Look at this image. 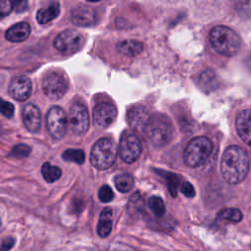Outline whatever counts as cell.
Returning a JSON list of instances; mask_svg holds the SVG:
<instances>
[{
  "instance_id": "5bb4252c",
  "label": "cell",
  "mask_w": 251,
  "mask_h": 251,
  "mask_svg": "<svg viewBox=\"0 0 251 251\" xmlns=\"http://www.w3.org/2000/svg\"><path fill=\"white\" fill-rule=\"evenodd\" d=\"M23 123L25 128L35 133L40 129L41 126V114L39 109L31 103H26L22 110Z\"/></svg>"
},
{
  "instance_id": "ba28073f",
  "label": "cell",
  "mask_w": 251,
  "mask_h": 251,
  "mask_svg": "<svg viewBox=\"0 0 251 251\" xmlns=\"http://www.w3.org/2000/svg\"><path fill=\"white\" fill-rule=\"evenodd\" d=\"M46 125L50 135L54 139L63 138L68 127V117L65 111L59 106H52L46 115Z\"/></svg>"
},
{
  "instance_id": "7a4b0ae2",
  "label": "cell",
  "mask_w": 251,
  "mask_h": 251,
  "mask_svg": "<svg viewBox=\"0 0 251 251\" xmlns=\"http://www.w3.org/2000/svg\"><path fill=\"white\" fill-rule=\"evenodd\" d=\"M210 42L212 47L221 55L233 56L241 46L239 35L226 25H216L210 31Z\"/></svg>"
},
{
  "instance_id": "277c9868",
  "label": "cell",
  "mask_w": 251,
  "mask_h": 251,
  "mask_svg": "<svg viewBox=\"0 0 251 251\" xmlns=\"http://www.w3.org/2000/svg\"><path fill=\"white\" fill-rule=\"evenodd\" d=\"M117 153V145L112 139L101 138L96 141L91 149L90 163L97 170H106L115 163Z\"/></svg>"
},
{
  "instance_id": "8992f818",
  "label": "cell",
  "mask_w": 251,
  "mask_h": 251,
  "mask_svg": "<svg viewBox=\"0 0 251 251\" xmlns=\"http://www.w3.org/2000/svg\"><path fill=\"white\" fill-rule=\"evenodd\" d=\"M142 145L139 137L131 132L125 131L120 138L119 142V155L126 163L135 162L141 154Z\"/></svg>"
},
{
  "instance_id": "83f0119b",
  "label": "cell",
  "mask_w": 251,
  "mask_h": 251,
  "mask_svg": "<svg viewBox=\"0 0 251 251\" xmlns=\"http://www.w3.org/2000/svg\"><path fill=\"white\" fill-rule=\"evenodd\" d=\"M98 197H99L100 201H102L104 203H108L113 200L114 192L109 185L104 184L100 187V189L98 191Z\"/></svg>"
},
{
  "instance_id": "f1b7e54d",
  "label": "cell",
  "mask_w": 251,
  "mask_h": 251,
  "mask_svg": "<svg viewBox=\"0 0 251 251\" xmlns=\"http://www.w3.org/2000/svg\"><path fill=\"white\" fill-rule=\"evenodd\" d=\"M30 153V147L25 144H18L13 147L11 154L17 158L27 157Z\"/></svg>"
},
{
  "instance_id": "d4e9b609",
  "label": "cell",
  "mask_w": 251,
  "mask_h": 251,
  "mask_svg": "<svg viewBox=\"0 0 251 251\" xmlns=\"http://www.w3.org/2000/svg\"><path fill=\"white\" fill-rule=\"evenodd\" d=\"M218 218L224 221H228L232 223H238L242 219V213L236 208H226L220 211Z\"/></svg>"
},
{
  "instance_id": "484cf974",
  "label": "cell",
  "mask_w": 251,
  "mask_h": 251,
  "mask_svg": "<svg viewBox=\"0 0 251 251\" xmlns=\"http://www.w3.org/2000/svg\"><path fill=\"white\" fill-rule=\"evenodd\" d=\"M148 207L157 217H162L165 215L166 206L163 199L159 196H151L148 199Z\"/></svg>"
},
{
  "instance_id": "ffe728a7",
  "label": "cell",
  "mask_w": 251,
  "mask_h": 251,
  "mask_svg": "<svg viewBox=\"0 0 251 251\" xmlns=\"http://www.w3.org/2000/svg\"><path fill=\"white\" fill-rule=\"evenodd\" d=\"M117 50L126 56H135L143 50V44L137 40L127 39L118 43Z\"/></svg>"
},
{
  "instance_id": "4316f807",
  "label": "cell",
  "mask_w": 251,
  "mask_h": 251,
  "mask_svg": "<svg viewBox=\"0 0 251 251\" xmlns=\"http://www.w3.org/2000/svg\"><path fill=\"white\" fill-rule=\"evenodd\" d=\"M164 176H166L168 180V186L170 189V192L173 197H176L177 194V189L180 187V177L175 174H165Z\"/></svg>"
},
{
  "instance_id": "5b68a950",
  "label": "cell",
  "mask_w": 251,
  "mask_h": 251,
  "mask_svg": "<svg viewBox=\"0 0 251 251\" xmlns=\"http://www.w3.org/2000/svg\"><path fill=\"white\" fill-rule=\"evenodd\" d=\"M212 149L213 143L208 137L197 136L187 144L183 152V161L188 167L196 168L208 159Z\"/></svg>"
},
{
  "instance_id": "3957f363",
  "label": "cell",
  "mask_w": 251,
  "mask_h": 251,
  "mask_svg": "<svg viewBox=\"0 0 251 251\" xmlns=\"http://www.w3.org/2000/svg\"><path fill=\"white\" fill-rule=\"evenodd\" d=\"M149 140L157 147L168 144L173 137V126L170 120L162 114H154L144 128Z\"/></svg>"
},
{
  "instance_id": "4dcf8cb0",
  "label": "cell",
  "mask_w": 251,
  "mask_h": 251,
  "mask_svg": "<svg viewBox=\"0 0 251 251\" xmlns=\"http://www.w3.org/2000/svg\"><path fill=\"white\" fill-rule=\"evenodd\" d=\"M1 113L6 118H12L14 115V105L10 102L2 100L1 102Z\"/></svg>"
},
{
  "instance_id": "2e32d148",
  "label": "cell",
  "mask_w": 251,
  "mask_h": 251,
  "mask_svg": "<svg viewBox=\"0 0 251 251\" xmlns=\"http://www.w3.org/2000/svg\"><path fill=\"white\" fill-rule=\"evenodd\" d=\"M235 126L239 137L251 146V109H245L238 113Z\"/></svg>"
},
{
  "instance_id": "6da1fadb",
  "label": "cell",
  "mask_w": 251,
  "mask_h": 251,
  "mask_svg": "<svg viewBox=\"0 0 251 251\" xmlns=\"http://www.w3.org/2000/svg\"><path fill=\"white\" fill-rule=\"evenodd\" d=\"M248 154L239 146L227 147L222 156L221 173L224 179L230 184H237L245 179L249 171Z\"/></svg>"
},
{
  "instance_id": "836d02e7",
  "label": "cell",
  "mask_w": 251,
  "mask_h": 251,
  "mask_svg": "<svg viewBox=\"0 0 251 251\" xmlns=\"http://www.w3.org/2000/svg\"><path fill=\"white\" fill-rule=\"evenodd\" d=\"M13 4H14V8L17 12H24L27 6V2L23 1V0H18L16 2H14Z\"/></svg>"
},
{
  "instance_id": "8fae6325",
  "label": "cell",
  "mask_w": 251,
  "mask_h": 251,
  "mask_svg": "<svg viewBox=\"0 0 251 251\" xmlns=\"http://www.w3.org/2000/svg\"><path fill=\"white\" fill-rule=\"evenodd\" d=\"M117 117V108L109 102L98 103L93 109V121L99 127H107L114 123Z\"/></svg>"
},
{
  "instance_id": "d6a6232c",
  "label": "cell",
  "mask_w": 251,
  "mask_h": 251,
  "mask_svg": "<svg viewBox=\"0 0 251 251\" xmlns=\"http://www.w3.org/2000/svg\"><path fill=\"white\" fill-rule=\"evenodd\" d=\"M15 244V239L13 237H5L1 243V251H10Z\"/></svg>"
},
{
  "instance_id": "ac0fdd59",
  "label": "cell",
  "mask_w": 251,
  "mask_h": 251,
  "mask_svg": "<svg viewBox=\"0 0 251 251\" xmlns=\"http://www.w3.org/2000/svg\"><path fill=\"white\" fill-rule=\"evenodd\" d=\"M112 209L110 207H105L99 217L97 224V233L100 237H107L112 230Z\"/></svg>"
},
{
  "instance_id": "44dd1931",
  "label": "cell",
  "mask_w": 251,
  "mask_h": 251,
  "mask_svg": "<svg viewBox=\"0 0 251 251\" xmlns=\"http://www.w3.org/2000/svg\"><path fill=\"white\" fill-rule=\"evenodd\" d=\"M59 13H60L59 3L55 2L49 5L48 7L38 10L36 13V20L39 24L44 25L54 20L59 15Z\"/></svg>"
},
{
  "instance_id": "9a60e30c",
  "label": "cell",
  "mask_w": 251,
  "mask_h": 251,
  "mask_svg": "<svg viewBox=\"0 0 251 251\" xmlns=\"http://www.w3.org/2000/svg\"><path fill=\"white\" fill-rule=\"evenodd\" d=\"M150 119L148 110L143 106L131 107L126 114L127 124L135 130H144Z\"/></svg>"
},
{
  "instance_id": "e0dca14e",
  "label": "cell",
  "mask_w": 251,
  "mask_h": 251,
  "mask_svg": "<svg viewBox=\"0 0 251 251\" xmlns=\"http://www.w3.org/2000/svg\"><path fill=\"white\" fill-rule=\"evenodd\" d=\"M29 34H30L29 25L27 23L21 22L10 26L5 32V37L7 40L11 42H22L27 39Z\"/></svg>"
},
{
  "instance_id": "4fadbf2b",
  "label": "cell",
  "mask_w": 251,
  "mask_h": 251,
  "mask_svg": "<svg viewBox=\"0 0 251 251\" xmlns=\"http://www.w3.org/2000/svg\"><path fill=\"white\" fill-rule=\"evenodd\" d=\"M71 21L78 26H91L96 23V13L91 7L79 4L72 10Z\"/></svg>"
},
{
  "instance_id": "30bf717a",
  "label": "cell",
  "mask_w": 251,
  "mask_h": 251,
  "mask_svg": "<svg viewBox=\"0 0 251 251\" xmlns=\"http://www.w3.org/2000/svg\"><path fill=\"white\" fill-rule=\"evenodd\" d=\"M69 122L75 134L81 135L85 133L89 126V117L85 106L78 102L74 103L70 108Z\"/></svg>"
},
{
  "instance_id": "cb8c5ba5",
  "label": "cell",
  "mask_w": 251,
  "mask_h": 251,
  "mask_svg": "<svg viewBox=\"0 0 251 251\" xmlns=\"http://www.w3.org/2000/svg\"><path fill=\"white\" fill-rule=\"evenodd\" d=\"M62 158L65 161L73 162V163H76V164L80 165L85 160V154H84V151L81 149L69 148V149H66L62 153Z\"/></svg>"
},
{
  "instance_id": "d6986e66",
  "label": "cell",
  "mask_w": 251,
  "mask_h": 251,
  "mask_svg": "<svg viewBox=\"0 0 251 251\" xmlns=\"http://www.w3.org/2000/svg\"><path fill=\"white\" fill-rule=\"evenodd\" d=\"M199 86L206 92L213 91L219 85V77L212 70L202 72L198 77Z\"/></svg>"
},
{
  "instance_id": "7402d4cb",
  "label": "cell",
  "mask_w": 251,
  "mask_h": 251,
  "mask_svg": "<svg viewBox=\"0 0 251 251\" xmlns=\"http://www.w3.org/2000/svg\"><path fill=\"white\" fill-rule=\"evenodd\" d=\"M114 183L116 188L120 191V192H127L129 191L132 187H133V177L130 174L127 173H124L121 175H118L115 176L114 178Z\"/></svg>"
},
{
  "instance_id": "52a82bcc",
  "label": "cell",
  "mask_w": 251,
  "mask_h": 251,
  "mask_svg": "<svg viewBox=\"0 0 251 251\" xmlns=\"http://www.w3.org/2000/svg\"><path fill=\"white\" fill-rule=\"evenodd\" d=\"M84 43L83 36L75 29H65L54 39V47L64 55H71L78 51Z\"/></svg>"
},
{
  "instance_id": "f546056e",
  "label": "cell",
  "mask_w": 251,
  "mask_h": 251,
  "mask_svg": "<svg viewBox=\"0 0 251 251\" xmlns=\"http://www.w3.org/2000/svg\"><path fill=\"white\" fill-rule=\"evenodd\" d=\"M179 190L182 194H184L188 198H192V197L195 196V189H194L193 185L188 181L181 182Z\"/></svg>"
},
{
  "instance_id": "1f68e13d",
  "label": "cell",
  "mask_w": 251,
  "mask_h": 251,
  "mask_svg": "<svg viewBox=\"0 0 251 251\" xmlns=\"http://www.w3.org/2000/svg\"><path fill=\"white\" fill-rule=\"evenodd\" d=\"M14 8V4L13 2L9 1V0H3L0 4V14L2 17L7 16L8 14H10V12L12 11V9Z\"/></svg>"
},
{
  "instance_id": "603a6c76",
  "label": "cell",
  "mask_w": 251,
  "mask_h": 251,
  "mask_svg": "<svg viewBox=\"0 0 251 251\" xmlns=\"http://www.w3.org/2000/svg\"><path fill=\"white\" fill-rule=\"evenodd\" d=\"M41 174L47 182L52 183L61 177L62 171L60 168L51 165L49 162H46L41 167Z\"/></svg>"
},
{
  "instance_id": "9c48e42d",
  "label": "cell",
  "mask_w": 251,
  "mask_h": 251,
  "mask_svg": "<svg viewBox=\"0 0 251 251\" xmlns=\"http://www.w3.org/2000/svg\"><path fill=\"white\" fill-rule=\"evenodd\" d=\"M68 89V81L65 76L56 72L47 74L42 79V90L51 100L60 99Z\"/></svg>"
},
{
  "instance_id": "7c38bea8",
  "label": "cell",
  "mask_w": 251,
  "mask_h": 251,
  "mask_svg": "<svg viewBox=\"0 0 251 251\" xmlns=\"http://www.w3.org/2000/svg\"><path fill=\"white\" fill-rule=\"evenodd\" d=\"M32 84L30 79L25 75L15 76L9 84L8 91L12 98L17 101H25L31 93Z\"/></svg>"
}]
</instances>
